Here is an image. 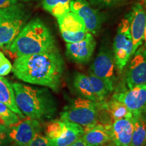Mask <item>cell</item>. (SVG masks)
Listing matches in <instances>:
<instances>
[{
  "label": "cell",
  "instance_id": "10",
  "mask_svg": "<svg viewBox=\"0 0 146 146\" xmlns=\"http://www.w3.org/2000/svg\"><path fill=\"white\" fill-rule=\"evenodd\" d=\"M70 11L77 14L85 23L87 32L96 34L100 31L104 16L87 0H70Z\"/></svg>",
  "mask_w": 146,
  "mask_h": 146
},
{
  "label": "cell",
  "instance_id": "6",
  "mask_svg": "<svg viewBox=\"0 0 146 146\" xmlns=\"http://www.w3.org/2000/svg\"><path fill=\"white\" fill-rule=\"evenodd\" d=\"M129 12L118 25L113 43V54L118 72H121L133 56V40L130 31Z\"/></svg>",
  "mask_w": 146,
  "mask_h": 146
},
{
  "label": "cell",
  "instance_id": "20",
  "mask_svg": "<svg viewBox=\"0 0 146 146\" xmlns=\"http://www.w3.org/2000/svg\"><path fill=\"white\" fill-rule=\"evenodd\" d=\"M133 132L130 146H146V113L133 116Z\"/></svg>",
  "mask_w": 146,
  "mask_h": 146
},
{
  "label": "cell",
  "instance_id": "21",
  "mask_svg": "<svg viewBox=\"0 0 146 146\" xmlns=\"http://www.w3.org/2000/svg\"><path fill=\"white\" fill-rule=\"evenodd\" d=\"M74 88L83 98L98 102L89 76L81 73H76L74 78Z\"/></svg>",
  "mask_w": 146,
  "mask_h": 146
},
{
  "label": "cell",
  "instance_id": "29",
  "mask_svg": "<svg viewBox=\"0 0 146 146\" xmlns=\"http://www.w3.org/2000/svg\"><path fill=\"white\" fill-rule=\"evenodd\" d=\"M17 3V0H0V9L7 8Z\"/></svg>",
  "mask_w": 146,
  "mask_h": 146
},
{
  "label": "cell",
  "instance_id": "30",
  "mask_svg": "<svg viewBox=\"0 0 146 146\" xmlns=\"http://www.w3.org/2000/svg\"><path fill=\"white\" fill-rule=\"evenodd\" d=\"M70 146H92L87 144L82 138L78 139L77 141H76L74 143L71 144Z\"/></svg>",
  "mask_w": 146,
  "mask_h": 146
},
{
  "label": "cell",
  "instance_id": "15",
  "mask_svg": "<svg viewBox=\"0 0 146 146\" xmlns=\"http://www.w3.org/2000/svg\"><path fill=\"white\" fill-rule=\"evenodd\" d=\"M109 131L111 141L117 146H130L133 132V118L114 120L111 125H106Z\"/></svg>",
  "mask_w": 146,
  "mask_h": 146
},
{
  "label": "cell",
  "instance_id": "27",
  "mask_svg": "<svg viewBox=\"0 0 146 146\" xmlns=\"http://www.w3.org/2000/svg\"><path fill=\"white\" fill-rule=\"evenodd\" d=\"M12 70V66L6 58L0 63V76H3L8 74Z\"/></svg>",
  "mask_w": 146,
  "mask_h": 146
},
{
  "label": "cell",
  "instance_id": "25",
  "mask_svg": "<svg viewBox=\"0 0 146 146\" xmlns=\"http://www.w3.org/2000/svg\"><path fill=\"white\" fill-rule=\"evenodd\" d=\"M128 0H89V3L100 8H109L126 3Z\"/></svg>",
  "mask_w": 146,
  "mask_h": 146
},
{
  "label": "cell",
  "instance_id": "14",
  "mask_svg": "<svg viewBox=\"0 0 146 146\" xmlns=\"http://www.w3.org/2000/svg\"><path fill=\"white\" fill-rule=\"evenodd\" d=\"M96 47V41L93 35L87 33L81 41L66 43V54L71 60L78 64H85L90 60Z\"/></svg>",
  "mask_w": 146,
  "mask_h": 146
},
{
  "label": "cell",
  "instance_id": "11",
  "mask_svg": "<svg viewBox=\"0 0 146 146\" xmlns=\"http://www.w3.org/2000/svg\"><path fill=\"white\" fill-rule=\"evenodd\" d=\"M126 83L129 88L137 85H146L145 45H141L133 54L127 69Z\"/></svg>",
  "mask_w": 146,
  "mask_h": 146
},
{
  "label": "cell",
  "instance_id": "24",
  "mask_svg": "<svg viewBox=\"0 0 146 146\" xmlns=\"http://www.w3.org/2000/svg\"><path fill=\"white\" fill-rule=\"evenodd\" d=\"M0 116L2 117L6 125L16 123L21 120V118L10 110L4 104L0 102Z\"/></svg>",
  "mask_w": 146,
  "mask_h": 146
},
{
  "label": "cell",
  "instance_id": "33",
  "mask_svg": "<svg viewBox=\"0 0 146 146\" xmlns=\"http://www.w3.org/2000/svg\"><path fill=\"white\" fill-rule=\"evenodd\" d=\"M17 1H35V0H17Z\"/></svg>",
  "mask_w": 146,
  "mask_h": 146
},
{
  "label": "cell",
  "instance_id": "3",
  "mask_svg": "<svg viewBox=\"0 0 146 146\" xmlns=\"http://www.w3.org/2000/svg\"><path fill=\"white\" fill-rule=\"evenodd\" d=\"M12 86L16 105L27 117L42 120L54 116L57 110L56 103L48 89L18 83H13Z\"/></svg>",
  "mask_w": 146,
  "mask_h": 146
},
{
  "label": "cell",
  "instance_id": "22",
  "mask_svg": "<svg viewBox=\"0 0 146 146\" xmlns=\"http://www.w3.org/2000/svg\"><path fill=\"white\" fill-rule=\"evenodd\" d=\"M70 0H43L42 6L56 18L70 12Z\"/></svg>",
  "mask_w": 146,
  "mask_h": 146
},
{
  "label": "cell",
  "instance_id": "26",
  "mask_svg": "<svg viewBox=\"0 0 146 146\" xmlns=\"http://www.w3.org/2000/svg\"><path fill=\"white\" fill-rule=\"evenodd\" d=\"M29 146H51L50 141L46 136L42 135L40 133L36 134Z\"/></svg>",
  "mask_w": 146,
  "mask_h": 146
},
{
  "label": "cell",
  "instance_id": "28",
  "mask_svg": "<svg viewBox=\"0 0 146 146\" xmlns=\"http://www.w3.org/2000/svg\"><path fill=\"white\" fill-rule=\"evenodd\" d=\"M8 139H10V138L8 137V125H0V146L6 143Z\"/></svg>",
  "mask_w": 146,
  "mask_h": 146
},
{
  "label": "cell",
  "instance_id": "16",
  "mask_svg": "<svg viewBox=\"0 0 146 146\" xmlns=\"http://www.w3.org/2000/svg\"><path fill=\"white\" fill-rule=\"evenodd\" d=\"M85 130L81 125L66 121V129L62 135L57 139L50 141L51 146H70L81 138Z\"/></svg>",
  "mask_w": 146,
  "mask_h": 146
},
{
  "label": "cell",
  "instance_id": "13",
  "mask_svg": "<svg viewBox=\"0 0 146 146\" xmlns=\"http://www.w3.org/2000/svg\"><path fill=\"white\" fill-rule=\"evenodd\" d=\"M130 14V31L133 40V55L143 43L146 24V11L141 3L133 5Z\"/></svg>",
  "mask_w": 146,
  "mask_h": 146
},
{
  "label": "cell",
  "instance_id": "9",
  "mask_svg": "<svg viewBox=\"0 0 146 146\" xmlns=\"http://www.w3.org/2000/svg\"><path fill=\"white\" fill-rule=\"evenodd\" d=\"M112 98L123 103L133 116L146 113V85H137L116 92Z\"/></svg>",
  "mask_w": 146,
  "mask_h": 146
},
{
  "label": "cell",
  "instance_id": "19",
  "mask_svg": "<svg viewBox=\"0 0 146 146\" xmlns=\"http://www.w3.org/2000/svg\"><path fill=\"white\" fill-rule=\"evenodd\" d=\"M100 108L106 111L114 121L122 118H133L132 113L123 103L112 98L108 102H100Z\"/></svg>",
  "mask_w": 146,
  "mask_h": 146
},
{
  "label": "cell",
  "instance_id": "17",
  "mask_svg": "<svg viewBox=\"0 0 146 146\" xmlns=\"http://www.w3.org/2000/svg\"><path fill=\"white\" fill-rule=\"evenodd\" d=\"M81 138L87 144L92 146H101L111 141L109 131L105 126L100 124H97L85 131Z\"/></svg>",
  "mask_w": 146,
  "mask_h": 146
},
{
  "label": "cell",
  "instance_id": "8",
  "mask_svg": "<svg viewBox=\"0 0 146 146\" xmlns=\"http://www.w3.org/2000/svg\"><path fill=\"white\" fill-rule=\"evenodd\" d=\"M8 127V137L18 146H29L41 130L39 120L25 117Z\"/></svg>",
  "mask_w": 146,
  "mask_h": 146
},
{
  "label": "cell",
  "instance_id": "2",
  "mask_svg": "<svg viewBox=\"0 0 146 146\" xmlns=\"http://www.w3.org/2000/svg\"><path fill=\"white\" fill-rule=\"evenodd\" d=\"M8 49L17 57L56 50V40L50 29L39 18L26 24Z\"/></svg>",
  "mask_w": 146,
  "mask_h": 146
},
{
  "label": "cell",
  "instance_id": "5",
  "mask_svg": "<svg viewBox=\"0 0 146 146\" xmlns=\"http://www.w3.org/2000/svg\"><path fill=\"white\" fill-rule=\"evenodd\" d=\"M100 110V102L78 98L64 108L60 120L78 124L85 131L98 124Z\"/></svg>",
  "mask_w": 146,
  "mask_h": 146
},
{
  "label": "cell",
  "instance_id": "23",
  "mask_svg": "<svg viewBox=\"0 0 146 146\" xmlns=\"http://www.w3.org/2000/svg\"><path fill=\"white\" fill-rule=\"evenodd\" d=\"M66 129V121L55 120L50 121L45 127V135L50 141L57 139L62 135Z\"/></svg>",
  "mask_w": 146,
  "mask_h": 146
},
{
  "label": "cell",
  "instance_id": "4",
  "mask_svg": "<svg viewBox=\"0 0 146 146\" xmlns=\"http://www.w3.org/2000/svg\"><path fill=\"white\" fill-rule=\"evenodd\" d=\"M29 15L22 3L0 9V47L7 48L26 25Z\"/></svg>",
  "mask_w": 146,
  "mask_h": 146
},
{
  "label": "cell",
  "instance_id": "7",
  "mask_svg": "<svg viewBox=\"0 0 146 146\" xmlns=\"http://www.w3.org/2000/svg\"><path fill=\"white\" fill-rule=\"evenodd\" d=\"M57 21L62 36L68 43L81 41L88 33L83 19L71 11L57 18Z\"/></svg>",
  "mask_w": 146,
  "mask_h": 146
},
{
  "label": "cell",
  "instance_id": "31",
  "mask_svg": "<svg viewBox=\"0 0 146 146\" xmlns=\"http://www.w3.org/2000/svg\"><path fill=\"white\" fill-rule=\"evenodd\" d=\"M5 57L4 55H3V53L0 52V63H1V62H2L3 60L5 59Z\"/></svg>",
  "mask_w": 146,
  "mask_h": 146
},
{
  "label": "cell",
  "instance_id": "36",
  "mask_svg": "<svg viewBox=\"0 0 146 146\" xmlns=\"http://www.w3.org/2000/svg\"><path fill=\"white\" fill-rule=\"evenodd\" d=\"M12 146H18V145H13Z\"/></svg>",
  "mask_w": 146,
  "mask_h": 146
},
{
  "label": "cell",
  "instance_id": "1",
  "mask_svg": "<svg viewBox=\"0 0 146 146\" xmlns=\"http://www.w3.org/2000/svg\"><path fill=\"white\" fill-rule=\"evenodd\" d=\"M12 70L21 81L56 91L61 85L64 62L56 49L41 54L17 57Z\"/></svg>",
  "mask_w": 146,
  "mask_h": 146
},
{
  "label": "cell",
  "instance_id": "32",
  "mask_svg": "<svg viewBox=\"0 0 146 146\" xmlns=\"http://www.w3.org/2000/svg\"><path fill=\"white\" fill-rule=\"evenodd\" d=\"M144 41H145V45L146 46V24H145V34H144Z\"/></svg>",
  "mask_w": 146,
  "mask_h": 146
},
{
  "label": "cell",
  "instance_id": "12",
  "mask_svg": "<svg viewBox=\"0 0 146 146\" xmlns=\"http://www.w3.org/2000/svg\"><path fill=\"white\" fill-rule=\"evenodd\" d=\"M115 60L113 52L103 47L97 55L90 68V74L113 84L115 77Z\"/></svg>",
  "mask_w": 146,
  "mask_h": 146
},
{
  "label": "cell",
  "instance_id": "34",
  "mask_svg": "<svg viewBox=\"0 0 146 146\" xmlns=\"http://www.w3.org/2000/svg\"><path fill=\"white\" fill-rule=\"evenodd\" d=\"M108 146H117V145H116L114 143H112L110 144V145H108Z\"/></svg>",
  "mask_w": 146,
  "mask_h": 146
},
{
  "label": "cell",
  "instance_id": "35",
  "mask_svg": "<svg viewBox=\"0 0 146 146\" xmlns=\"http://www.w3.org/2000/svg\"><path fill=\"white\" fill-rule=\"evenodd\" d=\"M143 3H144V4H145V6L146 8V0H143Z\"/></svg>",
  "mask_w": 146,
  "mask_h": 146
},
{
  "label": "cell",
  "instance_id": "18",
  "mask_svg": "<svg viewBox=\"0 0 146 146\" xmlns=\"http://www.w3.org/2000/svg\"><path fill=\"white\" fill-rule=\"evenodd\" d=\"M0 102L4 104L10 110L21 118H25L23 113L20 110L15 100V95L12 85L6 78L0 76Z\"/></svg>",
  "mask_w": 146,
  "mask_h": 146
}]
</instances>
